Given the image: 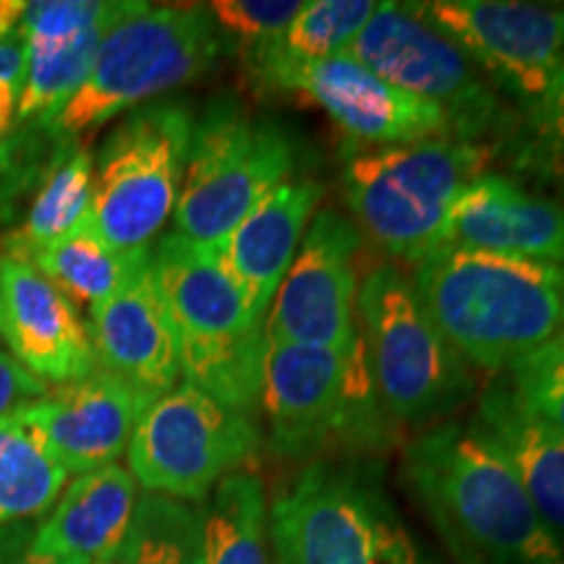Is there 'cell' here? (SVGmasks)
Here are the masks:
<instances>
[{"label": "cell", "instance_id": "cell-19", "mask_svg": "<svg viewBox=\"0 0 564 564\" xmlns=\"http://www.w3.org/2000/svg\"><path fill=\"white\" fill-rule=\"evenodd\" d=\"M87 324L100 369L121 373L152 398L178 384V335L154 280L152 257L121 291L89 306Z\"/></svg>", "mask_w": 564, "mask_h": 564}, {"label": "cell", "instance_id": "cell-4", "mask_svg": "<svg viewBox=\"0 0 564 564\" xmlns=\"http://www.w3.org/2000/svg\"><path fill=\"white\" fill-rule=\"evenodd\" d=\"M270 541L278 564H436L387 491L382 468L329 457L274 494Z\"/></svg>", "mask_w": 564, "mask_h": 564}, {"label": "cell", "instance_id": "cell-22", "mask_svg": "<svg viewBox=\"0 0 564 564\" xmlns=\"http://www.w3.org/2000/svg\"><path fill=\"white\" fill-rule=\"evenodd\" d=\"M137 502V481L118 463L76 476L34 531L30 554L108 560L126 546Z\"/></svg>", "mask_w": 564, "mask_h": 564}, {"label": "cell", "instance_id": "cell-38", "mask_svg": "<svg viewBox=\"0 0 564 564\" xmlns=\"http://www.w3.org/2000/svg\"><path fill=\"white\" fill-rule=\"evenodd\" d=\"M24 0H0V42L19 30V21L24 17Z\"/></svg>", "mask_w": 564, "mask_h": 564}, {"label": "cell", "instance_id": "cell-16", "mask_svg": "<svg viewBox=\"0 0 564 564\" xmlns=\"http://www.w3.org/2000/svg\"><path fill=\"white\" fill-rule=\"evenodd\" d=\"M154 400L121 373L97 369L79 382L51 387L13 415L61 470L82 476L129 449L133 429Z\"/></svg>", "mask_w": 564, "mask_h": 564}, {"label": "cell", "instance_id": "cell-5", "mask_svg": "<svg viewBox=\"0 0 564 564\" xmlns=\"http://www.w3.org/2000/svg\"><path fill=\"white\" fill-rule=\"evenodd\" d=\"M228 53L207 6L137 3L105 34L82 89L42 131L58 147L82 144L121 112L209 74Z\"/></svg>", "mask_w": 564, "mask_h": 564}, {"label": "cell", "instance_id": "cell-36", "mask_svg": "<svg viewBox=\"0 0 564 564\" xmlns=\"http://www.w3.org/2000/svg\"><path fill=\"white\" fill-rule=\"evenodd\" d=\"M51 384L24 369L11 352L0 350V419L13 415L32 400H40Z\"/></svg>", "mask_w": 564, "mask_h": 564}, {"label": "cell", "instance_id": "cell-34", "mask_svg": "<svg viewBox=\"0 0 564 564\" xmlns=\"http://www.w3.org/2000/svg\"><path fill=\"white\" fill-rule=\"evenodd\" d=\"M505 379L528 413L564 436V366L514 369Z\"/></svg>", "mask_w": 564, "mask_h": 564}, {"label": "cell", "instance_id": "cell-35", "mask_svg": "<svg viewBox=\"0 0 564 564\" xmlns=\"http://www.w3.org/2000/svg\"><path fill=\"white\" fill-rule=\"evenodd\" d=\"M26 79V45L13 32L0 42V133H9L17 126V110L21 89Z\"/></svg>", "mask_w": 564, "mask_h": 564}, {"label": "cell", "instance_id": "cell-17", "mask_svg": "<svg viewBox=\"0 0 564 564\" xmlns=\"http://www.w3.org/2000/svg\"><path fill=\"white\" fill-rule=\"evenodd\" d=\"M0 337L11 356L47 384H68L100 369L89 324L76 303L30 262L0 251Z\"/></svg>", "mask_w": 564, "mask_h": 564}, {"label": "cell", "instance_id": "cell-26", "mask_svg": "<svg viewBox=\"0 0 564 564\" xmlns=\"http://www.w3.org/2000/svg\"><path fill=\"white\" fill-rule=\"evenodd\" d=\"M377 11V3L369 0H312L303 3L288 30L278 42L253 58L243 61L246 76L253 79L267 68L295 66V63H314L333 58L348 51L358 37L366 21Z\"/></svg>", "mask_w": 564, "mask_h": 564}, {"label": "cell", "instance_id": "cell-15", "mask_svg": "<svg viewBox=\"0 0 564 564\" xmlns=\"http://www.w3.org/2000/svg\"><path fill=\"white\" fill-rule=\"evenodd\" d=\"M253 87L291 91L329 116L350 139L377 147L455 137L447 112L394 89L348 53L314 63L274 66L253 76Z\"/></svg>", "mask_w": 564, "mask_h": 564}, {"label": "cell", "instance_id": "cell-23", "mask_svg": "<svg viewBox=\"0 0 564 564\" xmlns=\"http://www.w3.org/2000/svg\"><path fill=\"white\" fill-rule=\"evenodd\" d=\"M95 196V154L84 144L58 152L17 228L3 236V253L26 259L42 246L61 241L84 228Z\"/></svg>", "mask_w": 564, "mask_h": 564}, {"label": "cell", "instance_id": "cell-10", "mask_svg": "<svg viewBox=\"0 0 564 564\" xmlns=\"http://www.w3.org/2000/svg\"><path fill=\"white\" fill-rule=\"evenodd\" d=\"M196 116L160 100L126 112L95 158L87 228L116 251L150 249L178 204Z\"/></svg>", "mask_w": 564, "mask_h": 564}, {"label": "cell", "instance_id": "cell-14", "mask_svg": "<svg viewBox=\"0 0 564 564\" xmlns=\"http://www.w3.org/2000/svg\"><path fill=\"white\" fill-rule=\"evenodd\" d=\"M361 232L333 209L308 223L267 312V343L350 350L358 343L356 253Z\"/></svg>", "mask_w": 564, "mask_h": 564}, {"label": "cell", "instance_id": "cell-33", "mask_svg": "<svg viewBox=\"0 0 564 564\" xmlns=\"http://www.w3.org/2000/svg\"><path fill=\"white\" fill-rule=\"evenodd\" d=\"M61 150L34 126H13V131L0 133V223L17 217L19 202L40 186Z\"/></svg>", "mask_w": 564, "mask_h": 564}, {"label": "cell", "instance_id": "cell-40", "mask_svg": "<svg viewBox=\"0 0 564 564\" xmlns=\"http://www.w3.org/2000/svg\"><path fill=\"white\" fill-rule=\"evenodd\" d=\"M91 564H129V554H126V546L121 549L118 554L108 556V560H100V562H91Z\"/></svg>", "mask_w": 564, "mask_h": 564}, {"label": "cell", "instance_id": "cell-20", "mask_svg": "<svg viewBox=\"0 0 564 564\" xmlns=\"http://www.w3.org/2000/svg\"><path fill=\"white\" fill-rule=\"evenodd\" d=\"M322 194V183L316 181L280 183L217 246L246 299L262 316L270 312L280 282L291 270Z\"/></svg>", "mask_w": 564, "mask_h": 564}, {"label": "cell", "instance_id": "cell-24", "mask_svg": "<svg viewBox=\"0 0 564 564\" xmlns=\"http://www.w3.org/2000/svg\"><path fill=\"white\" fill-rule=\"evenodd\" d=\"M150 257L152 246L137 251H116L84 225L61 241L32 251L24 262H30L42 278L51 280L76 306L79 303L95 306L121 291Z\"/></svg>", "mask_w": 564, "mask_h": 564}, {"label": "cell", "instance_id": "cell-37", "mask_svg": "<svg viewBox=\"0 0 564 564\" xmlns=\"http://www.w3.org/2000/svg\"><path fill=\"white\" fill-rule=\"evenodd\" d=\"M539 366H564V312H562L556 333L549 337V340L541 345L533 356H528L523 364L514 366V369H539Z\"/></svg>", "mask_w": 564, "mask_h": 564}, {"label": "cell", "instance_id": "cell-21", "mask_svg": "<svg viewBox=\"0 0 564 564\" xmlns=\"http://www.w3.org/2000/svg\"><path fill=\"white\" fill-rule=\"evenodd\" d=\"M468 426L510 465L539 518L564 549V436L528 413L507 379L486 387Z\"/></svg>", "mask_w": 564, "mask_h": 564}, {"label": "cell", "instance_id": "cell-12", "mask_svg": "<svg viewBox=\"0 0 564 564\" xmlns=\"http://www.w3.org/2000/svg\"><path fill=\"white\" fill-rule=\"evenodd\" d=\"M257 415L232 411L181 382L147 408L129 442L133 481L147 494L202 502L259 453Z\"/></svg>", "mask_w": 564, "mask_h": 564}, {"label": "cell", "instance_id": "cell-9", "mask_svg": "<svg viewBox=\"0 0 564 564\" xmlns=\"http://www.w3.org/2000/svg\"><path fill=\"white\" fill-rule=\"evenodd\" d=\"M293 160V141L278 123L253 116L238 97H215L194 121L173 212L175 232L217 249L267 194L288 181Z\"/></svg>", "mask_w": 564, "mask_h": 564}, {"label": "cell", "instance_id": "cell-2", "mask_svg": "<svg viewBox=\"0 0 564 564\" xmlns=\"http://www.w3.org/2000/svg\"><path fill=\"white\" fill-rule=\"evenodd\" d=\"M413 288L442 335L484 371L510 373L560 327L564 267L447 249L413 264Z\"/></svg>", "mask_w": 564, "mask_h": 564}, {"label": "cell", "instance_id": "cell-32", "mask_svg": "<svg viewBox=\"0 0 564 564\" xmlns=\"http://www.w3.org/2000/svg\"><path fill=\"white\" fill-rule=\"evenodd\" d=\"M207 9L228 51L249 61L280 40L303 0H215Z\"/></svg>", "mask_w": 564, "mask_h": 564}, {"label": "cell", "instance_id": "cell-28", "mask_svg": "<svg viewBox=\"0 0 564 564\" xmlns=\"http://www.w3.org/2000/svg\"><path fill=\"white\" fill-rule=\"evenodd\" d=\"M108 32H87L63 45L26 47V79L21 89L17 126L47 129L61 116L82 89L97 47Z\"/></svg>", "mask_w": 564, "mask_h": 564}, {"label": "cell", "instance_id": "cell-18", "mask_svg": "<svg viewBox=\"0 0 564 564\" xmlns=\"http://www.w3.org/2000/svg\"><path fill=\"white\" fill-rule=\"evenodd\" d=\"M447 249L564 267V204L528 192L507 175L484 173L444 223L434 253Z\"/></svg>", "mask_w": 564, "mask_h": 564}, {"label": "cell", "instance_id": "cell-39", "mask_svg": "<svg viewBox=\"0 0 564 564\" xmlns=\"http://www.w3.org/2000/svg\"><path fill=\"white\" fill-rule=\"evenodd\" d=\"M17 564H89V562L74 560V556H40V554H30V549H26Z\"/></svg>", "mask_w": 564, "mask_h": 564}, {"label": "cell", "instance_id": "cell-11", "mask_svg": "<svg viewBox=\"0 0 564 564\" xmlns=\"http://www.w3.org/2000/svg\"><path fill=\"white\" fill-rule=\"evenodd\" d=\"M345 53L394 89L442 108L457 139L481 141L510 129L512 116L491 82L413 3H377Z\"/></svg>", "mask_w": 564, "mask_h": 564}, {"label": "cell", "instance_id": "cell-30", "mask_svg": "<svg viewBox=\"0 0 564 564\" xmlns=\"http://www.w3.org/2000/svg\"><path fill=\"white\" fill-rule=\"evenodd\" d=\"M505 137L518 171L556 183L564 173V68L539 100L523 105Z\"/></svg>", "mask_w": 564, "mask_h": 564}, {"label": "cell", "instance_id": "cell-3", "mask_svg": "<svg viewBox=\"0 0 564 564\" xmlns=\"http://www.w3.org/2000/svg\"><path fill=\"white\" fill-rule=\"evenodd\" d=\"M152 272L178 335L183 382L232 411L257 413L267 316L246 299L220 251L165 232L152 246Z\"/></svg>", "mask_w": 564, "mask_h": 564}, {"label": "cell", "instance_id": "cell-42", "mask_svg": "<svg viewBox=\"0 0 564 564\" xmlns=\"http://www.w3.org/2000/svg\"><path fill=\"white\" fill-rule=\"evenodd\" d=\"M274 564H278V562H274Z\"/></svg>", "mask_w": 564, "mask_h": 564}, {"label": "cell", "instance_id": "cell-29", "mask_svg": "<svg viewBox=\"0 0 564 564\" xmlns=\"http://www.w3.org/2000/svg\"><path fill=\"white\" fill-rule=\"evenodd\" d=\"M129 564H204V512L171 497L144 494L126 539Z\"/></svg>", "mask_w": 564, "mask_h": 564}, {"label": "cell", "instance_id": "cell-6", "mask_svg": "<svg viewBox=\"0 0 564 564\" xmlns=\"http://www.w3.org/2000/svg\"><path fill=\"white\" fill-rule=\"evenodd\" d=\"M262 413L272 449L291 460H329L384 449L392 440L366 350L267 343Z\"/></svg>", "mask_w": 564, "mask_h": 564}, {"label": "cell", "instance_id": "cell-1", "mask_svg": "<svg viewBox=\"0 0 564 564\" xmlns=\"http://www.w3.org/2000/svg\"><path fill=\"white\" fill-rule=\"evenodd\" d=\"M405 478L457 564H564V549L502 457L440 423L405 449Z\"/></svg>", "mask_w": 564, "mask_h": 564}, {"label": "cell", "instance_id": "cell-27", "mask_svg": "<svg viewBox=\"0 0 564 564\" xmlns=\"http://www.w3.org/2000/svg\"><path fill=\"white\" fill-rule=\"evenodd\" d=\"M66 476L17 415L0 419V525L51 510Z\"/></svg>", "mask_w": 564, "mask_h": 564}, {"label": "cell", "instance_id": "cell-13", "mask_svg": "<svg viewBox=\"0 0 564 564\" xmlns=\"http://www.w3.org/2000/svg\"><path fill=\"white\" fill-rule=\"evenodd\" d=\"M413 9L520 105L539 100L564 68L562 9L514 0H432Z\"/></svg>", "mask_w": 564, "mask_h": 564}, {"label": "cell", "instance_id": "cell-41", "mask_svg": "<svg viewBox=\"0 0 564 564\" xmlns=\"http://www.w3.org/2000/svg\"><path fill=\"white\" fill-rule=\"evenodd\" d=\"M556 183H560V186H562V188H564V173H562V175H560V178H556Z\"/></svg>", "mask_w": 564, "mask_h": 564}, {"label": "cell", "instance_id": "cell-8", "mask_svg": "<svg viewBox=\"0 0 564 564\" xmlns=\"http://www.w3.org/2000/svg\"><path fill=\"white\" fill-rule=\"evenodd\" d=\"M356 319L373 387L390 419L434 423L468 403L474 371L398 267L379 264L358 282Z\"/></svg>", "mask_w": 564, "mask_h": 564}, {"label": "cell", "instance_id": "cell-25", "mask_svg": "<svg viewBox=\"0 0 564 564\" xmlns=\"http://www.w3.org/2000/svg\"><path fill=\"white\" fill-rule=\"evenodd\" d=\"M262 478L238 470L215 486L204 512V564H274Z\"/></svg>", "mask_w": 564, "mask_h": 564}, {"label": "cell", "instance_id": "cell-7", "mask_svg": "<svg viewBox=\"0 0 564 564\" xmlns=\"http://www.w3.org/2000/svg\"><path fill=\"white\" fill-rule=\"evenodd\" d=\"M494 152L457 137L379 147L345 165V202L379 249L419 264L434 253L455 202L486 173Z\"/></svg>", "mask_w": 564, "mask_h": 564}, {"label": "cell", "instance_id": "cell-31", "mask_svg": "<svg viewBox=\"0 0 564 564\" xmlns=\"http://www.w3.org/2000/svg\"><path fill=\"white\" fill-rule=\"evenodd\" d=\"M137 9L131 0H42L26 3L19 37L26 47L63 45L87 32H108Z\"/></svg>", "mask_w": 564, "mask_h": 564}]
</instances>
